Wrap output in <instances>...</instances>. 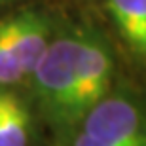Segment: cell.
Segmentation results:
<instances>
[{
    "label": "cell",
    "instance_id": "1",
    "mask_svg": "<svg viewBox=\"0 0 146 146\" xmlns=\"http://www.w3.org/2000/svg\"><path fill=\"white\" fill-rule=\"evenodd\" d=\"M76 36H61L49 42L33 76L36 95L48 119L57 127H74L76 112Z\"/></svg>",
    "mask_w": 146,
    "mask_h": 146
},
{
    "label": "cell",
    "instance_id": "2",
    "mask_svg": "<svg viewBox=\"0 0 146 146\" xmlns=\"http://www.w3.org/2000/svg\"><path fill=\"white\" fill-rule=\"evenodd\" d=\"M84 131L104 146H146V116L125 97H104L84 118Z\"/></svg>",
    "mask_w": 146,
    "mask_h": 146
},
{
    "label": "cell",
    "instance_id": "3",
    "mask_svg": "<svg viewBox=\"0 0 146 146\" xmlns=\"http://www.w3.org/2000/svg\"><path fill=\"white\" fill-rule=\"evenodd\" d=\"M76 112L80 121L106 97L112 80V55L103 38L93 33L76 36Z\"/></svg>",
    "mask_w": 146,
    "mask_h": 146
},
{
    "label": "cell",
    "instance_id": "4",
    "mask_svg": "<svg viewBox=\"0 0 146 146\" xmlns=\"http://www.w3.org/2000/svg\"><path fill=\"white\" fill-rule=\"evenodd\" d=\"M0 27L6 40L19 59L25 76L33 74L38 61L42 59L46 48L49 46V23L40 13L25 11L11 17L0 19Z\"/></svg>",
    "mask_w": 146,
    "mask_h": 146
},
{
    "label": "cell",
    "instance_id": "5",
    "mask_svg": "<svg viewBox=\"0 0 146 146\" xmlns=\"http://www.w3.org/2000/svg\"><path fill=\"white\" fill-rule=\"evenodd\" d=\"M106 6L125 44L146 59V0H106Z\"/></svg>",
    "mask_w": 146,
    "mask_h": 146
},
{
    "label": "cell",
    "instance_id": "6",
    "mask_svg": "<svg viewBox=\"0 0 146 146\" xmlns=\"http://www.w3.org/2000/svg\"><path fill=\"white\" fill-rule=\"evenodd\" d=\"M31 116L15 93L0 89V146H27Z\"/></svg>",
    "mask_w": 146,
    "mask_h": 146
},
{
    "label": "cell",
    "instance_id": "7",
    "mask_svg": "<svg viewBox=\"0 0 146 146\" xmlns=\"http://www.w3.org/2000/svg\"><path fill=\"white\" fill-rule=\"evenodd\" d=\"M21 78H25V70H23L19 59L15 57L13 49L10 48L4 31L0 27V86L15 84Z\"/></svg>",
    "mask_w": 146,
    "mask_h": 146
},
{
    "label": "cell",
    "instance_id": "8",
    "mask_svg": "<svg viewBox=\"0 0 146 146\" xmlns=\"http://www.w3.org/2000/svg\"><path fill=\"white\" fill-rule=\"evenodd\" d=\"M74 146H104V144H103V142H99L97 139H93L91 135H87L86 131H82L80 135L76 137Z\"/></svg>",
    "mask_w": 146,
    "mask_h": 146
},
{
    "label": "cell",
    "instance_id": "9",
    "mask_svg": "<svg viewBox=\"0 0 146 146\" xmlns=\"http://www.w3.org/2000/svg\"><path fill=\"white\" fill-rule=\"evenodd\" d=\"M0 2H6V0H0Z\"/></svg>",
    "mask_w": 146,
    "mask_h": 146
}]
</instances>
